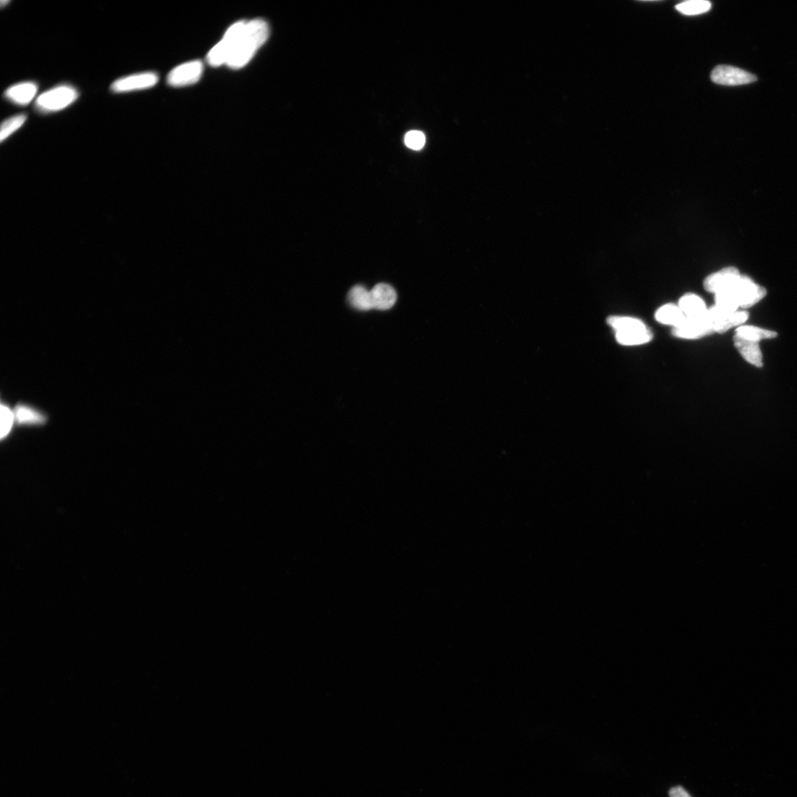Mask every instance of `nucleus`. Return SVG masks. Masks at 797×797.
<instances>
[{
  "mask_svg": "<svg viewBox=\"0 0 797 797\" xmlns=\"http://www.w3.org/2000/svg\"><path fill=\"white\" fill-rule=\"evenodd\" d=\"M14 413L15 421L19 425H42L46 421V417L42 413L25 405L17 406Z\"/></svg>",
  "mask_w": 797,
  "mask_h": 797,
  "instance_id": "nucleus-15",
  "label": "nucleus"
},
{
  "mask_svg": "<svg viewBox=\"0 0 797 797\" xmlns=\"http://www.w3.org/2000/svg\"><path fill=\"white\" fill-rule=\"evenodd\" d=\"M203 71L204 65L200 61L182 64L169 73L167 82L175 88L195 84L199 80Z\"/></svg>",
  "mask_w": 797,
  "mask_h": 797,
  "instance_id": "nucleus-6",
  "label": "nucleus"
},
{
  "mask_svg": "<svg viewBox=\"0 0 797 797\" xmlns=\"http://www.w3.org/2000/svg\"><path fill=\"white\" fill-rule=\"evenodd\" d=\"M15 421L14 413L7 406H1V438L8 436Z\"/></svg>",
  "mask_w": 797,
  "mask_h": 797,
  "instance_id": "nucleus-22",
  "label": "nucleus"
},
{
  "mask_svg": "<svg viewBox=\"0 0 797 797\" xmlns=\"http://www.w3.org/2000/svg\"><path fill=\"white\" fill-rule=\"evenodd\" d=\"M79 92L73 86L62 84L41 94L35 102L36 109L42 113L61 111L79 98Z\"/></svg>",
  "mask_w": 797,
  "mask_h": 797,
  "instance_id": "nucleus-3",
  "label": "nucleus"
},
{
  "mask_svg": "<svg viewBox=\"0 0 797 797\" xmlns=\"http://www.w3.org/2000/svg\"><path fill=\"white\" fill-rule=\"evenodd\" d=\"M711 80L718 84L739 86L753 83L757 80V78L755 75L737 69V67L719 65L713 71Z\"/></svg>",
  "mask_w": 797,
  "mask_h": 797,
  "instance_id": "nucleus-5",
  "label": "nucleus"
},
{
  "mask_svg": "<svg viewBox=\"0 0 797 797\" xmlns=\"http://www.w3.org/2000/svg\"><path fill=\"white\" fill-rule=\"evenodd\" d=\"M607 322L617 332L642 328V326H646L639 319L623 316H610Z\"/></svg>",
  "mask_w": 797,
  "mask_h": 797,
  "instance_id": "nucleus-20",
  "label": "nucleus"
},
{
  "mask_svg": "<svg viewBox=\"0 0 797 797\" xmlns=\"http://www.w3.org/2000/svg\"><path fill=\"white\" fill-rule=\"evenodd\" d=\"M26 120L27 115L25 114H19L3 121L1 125V132H0V140L3 142L19 129H21Z\"/></svg>",
  "mask_w": 797,
  "mask_h": 797,
  "instance_id": "nucleus-21",
  "label": "nucleus"
},
{
  "mask_svg": "<svg viewBox=\"0 0 797 797\" xmlns=\"http://www.w3.org/2000/svg\"><path fill=\"white\" fill-rule=\"evenodd\" d=\"M426 141L425 134L419 131H410L406 134L405 137L406 145L414 150H420L424 148Z\"/></svg>",
  "mask_w": 797,
  "mask_h": 797,
  "instance_id": "nucleus-23",
  "label": "nucleus"
},
{
  "mask_svg": "<svg viewBox=\"0 0 797 797\" xmlns=\"http://www.w3.org/2000/svg\"><path fill=\"white\" fill-rule=\"evenodd\" d=\"M678 306L687 319H702L708 310L703 299L694 294L685 295L680 299Z\"/></svg>",
  "mask_w": 797,
  "mask_h": 797,
  "instance_id": "nucleus-12",
  "label": "nucleus"
},
{
  "mask_svg": "<svg viewBox=\"0 0 797 797\" xmlns=\"http://www.w3.org/2000/svg\"><path fill=\"white\" fill-rule=\"evenodd\" d=\"M766 293L765 288L756 284L751 278L741 275L732 286L716 294L715 301L731 308L746 309L761 302Z\"/></svg>",
  "mask_w": 797,
  "mask_h": 797,
  "instance_id": "nucleus-2",
  "label": "nucleus"
},
{
  "mask_svg": "<svg viewBox=\"0 0 797 797\" xmlns=\"http://www.w3.org/2000/svg\"><path fill=\"white\" fill-rule=\"evenodd\" d=\"M348 300L354 308L360 311L373 309L371 292L363 286H355L350 291Z\"/></svg>",
  "mask_w": 797,
  "mask_h": 797,
  "instance_id": "nucleus-16",
  "label": "nucleus"
},
{
  "mask_svg": "<svg viewBox=\"0 0 797 797\" xmlns=\"http://www.w3.org/2000/svg\"><path fill=\"white\" fill-rule=\"evenodd\" d=\"M669 795L670 797H692L681 786H676L671 789L669 792Z\"/></svg>",
  "mask_w": 797,
  "mask_h": 797,
  "instance_id": "nucleus-24",
  "label": "nucleus"
},
{
  "mask_svg": "<svg viewBox=\"0 0 797 797\" xmlns=\"http://www.w3.org/2000/svg\"><path fill=\"white\" fill-rule=\"evenodd\" d=\"M715 332V326L707 319L706 315L702 319H687L683 324L673 330V334L676 337L689 340L702 338Z\"/></svg>",
  "mask_w": 797,
  "mask_h": 797,
  "instance_id": "nucleus-7",
  "label": "nucleus"
},
{
  "mask_svg": "<svg viewBox=\"0 0 797 797\" xmlns=\"http://www.w3.org/2000/svg\"><path fill=\"white\" fill-rule=\"evenodd\" d=\"M158 82V75L156 73L145 72L123 77L111 85V90L114 93H123L152 88Z\"/></svg>",
  "mask_w": 797,
  "mask_h": 797,
  "instance_id": "nucleus-4",
  "label": "nucleus"
},
{
  "mask_svg": "<svg viewBox=\"0 0 797 797\" xmlns=\"http://www.w3.org/2000/svg\"><path fill=\"white\" fill-rule=\"evenodd\" d=\"M656 319L662 324L673 326L674 328H676L683 324L687 318L678 306L669 304L661 306L658 310L656 313Z\"/></svg>",
  "mask_w": 797,
  "mask_h": 797,
  "instance_id": "nucleus-14",
  "label": "nucleus"
},
{
  "mask_svg": "<svg viewBox=\"0 0 797 797\" xmlns=\"http://www.w3.org/2000/svg\"><path fill=\"white\" fill-rule=\"evenodd\" d=\"M38 86L34 82H23L14 84L5 93V98L19 106H27L36 97Z\"/></svg>",
  "mask_w": 797,
  "mask_h": 797,
  "instance_id": "nucleus-9",
  "label": "nucleus"
},
{
  "mask_svg": "<svg viewBox=\"0 0 797 797\" xmlns=\"http://www.w3.org/2000/svg\"><path fill=\"white\" fill-rule=\"evenodd\" d=\"M712 5L704 0H691L681 3L676 6L677 11L687 16H695L707 13L711 9Z\"/></svg>",
  "mask_w": 797,
  "mask_h": 797,
  "instance_id": "nucleus-19",
  "label": "nucleus"
},
{
  "mask_svg": "<svg viewBox=\"0 0 797 797\" xmlns=\"http://www.w3.org/2000/svg\"><path fill=\"white\" fill-rule=\"evenodd\" d=\"M617 342L623 345L645 344L652 339V334L646 326L642 328L619 331L616 333Z\"/></svg>",
  "mask_w": 797,
  "mask_h": 797,
  "instance_id": "nucleus-13",
  "label": "nucleus"
},
{
  "mask_svg": "<svg viewBox=\"0 0 797 797\" xmlns=\"http://www.w3.org/2000/svg\"><path fill=\"white\" fill-rule=\"evenodd\" d=\"M736 334L748 340L758 343L763 340L775 339L777 336V333L774 331L756 328V326H739L736 330Z\"/></svg>",
  "mask_w": 797,
  "mask_h": 797,
  "instance_id": "nucleus-17",
  "label": "nucleus"
},
{
  "mask_svg": "<svg viewBox=\"0 0 797 797\" xmlns=\"http://www.w3.org/2000/svg\"><path fill=\"white\" fill-rule=\"evenodd\" d=\"M748 319V313L746 311L737 310L728 314L716 325L715 332L722 334L735 326H741Z\"/></svg>",
  "mask_w": 797,
  "mask_h": 797,
  "instance_id": "nucleus-18",
  "label": "nucleus"
},
{
  "mask_svg": "<svg viewBox=\"0 0 797 797\" xmlns=\"http://www.w3.org/2000/svg\"><path fill=\"white\" fill-rule=\"evenodd\" d=\"M270 29L263 19L246 22L244 31L234 43L226 65L232 69H242L253 59L256 51L267 40Z\"/></svg>",
  "mask_w": 797,
  "mask_h": 797,
  "instance_id": "nucleus-1",
  "label": "nucleus"
},
{
  "mask_svg": "<svg viewBox=\"0 0 797 797\" xmlns=\"http://www.w3.org/2000/svg\"><path fill=\"white\" fill-rule=\"evenodd\" d=\"M370 292L373 309L387 310L397 302L395 290L387 284H378Z\"/></svg>",
  "mask_w": 797,
  "mask_h": 797,
  "instance_id": "nucleus-11",
  "label": "nucleus"
},
{
  "mask_svg": "<svg viewBox=\"0 0 797 797\" xmlns=\"http://www.w3.org/2000/svg\"><path fill=\"white\" fill-rule=\"evenodd\" d=\"M741 276L737 268L726 267L707 277L704 286L707 292L716 295L732 286Z\"/></svg>",
  "mask_w": 797,
  "mask_h": 797,
  "instance_id": "nucleus-8",
  "label": "nucleus"
},
{
  "mask_svg": "<svg viewBox=\"0 0 797 797\" xmlns=\"http://www.w3.org/2000/svg\"><path fill=\"white\" fill-rule=\"evenodd\" d=\"M733 341L735 347L748 363L757 367H763V355L759 343L748 340L737 334Z\"/></svg>",
  "mask_w": 797,
  "mask_h": 797,
  "instance_id": "nucleus-10",
  "label": "nucleus"
}]
</instances>
